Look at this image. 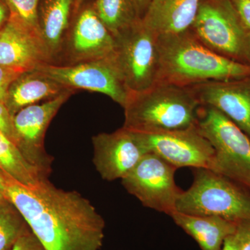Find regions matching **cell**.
I'll use <instances>...</instances> for the list:
<instances>
[{
    "instance_id": "obj_1",
    "label": "cell",
    "mask_w": 250,
    "mask_h": 250,
    "mask_svg": "<svg viewBox=\"0 0 250 250\" xmlns=\"http://www.w3.org/2000/svg\"><path fill=\"white\" fill-rule=\"evenodd\" d=\"M5 195L27 222L46 250H100L104 219L93 204L49 179L27 187L6 176Z\"/></svg>"
},
{
    "instance_id": "obj_2",
    "label": "cell",
    "mask_w": 250,
    "mask_h": 250,
    "mask_svg": "<svg viewBox=\"0 0 250 250\" xmlns=\"http://www.w3.org/2000/svg\"><path fill=\"white\" fill-rule=\"evenodd\" d=\"M158 82L181 86L234 80L250 75V65L223 57L204 45L188 30L158 36Z\"/></svg>"
},
{
    "instance_id": "obj_3",
    "label": "cell",
    "mask_w": 250,
    "mask_h": 250,
    "mask_svg": "<svg viewBox=\"0 0 250 250\" xmlns=\"http://www.w3.org/2000/svg\"><path fill=\"white\" fill-rule=\"evenodd\" d=\"M200 106L189 87L157 82L149 89L130 94L123 126L148 133L188 129L196 126Z\"/></svg>"
},
{
    "instance_id": "obj_4",
    "label": "cell",
    "mask_w": 250,
    "mask_h": 250,
    "mask_svg": "<svg viewBox=\"0 0 250 250\" xmlns=\"http://www.w3.org/2000/svg\"><path fill=\"white\" fill-rule=\"evenodd\" d=\"M193 169V182L179 195L175 211L218 216L238 223L250 219V191L207 168Z\"/></svg>"
},
{
    "instance_id": "obj_5",
    "label": "cell",
    "mask_w": 250,
    "mask_h": 250,
    "mask_svg": "<svg viewBox=\"0 0 250 250\" xmlns=\"http://www.w3.org/2000/svg\"><path fill=\"white\" fill-rule=\"evenodd\" d=\"M197 127L215 155L210 170L250 191V139L232 121L211 106L201 105Z\"/></svg>"
},
{
    "instance_id": "obj_6",
    "label": "cell",
    "mask_w": 250,
    "mask_h": 250,
    "mask_svg": "<svg viewBox=\"0 0 250 250\" xmlns=\"http://www.w3.org/2000/svg\"><path fill=\"white\" fill-rule=\"evenodd\" d=\"M190 30L215 53L250 65V32L231 0H200Z\"/></svg>"
},
{
    "instance_id": "obj_7",
    "label": "cell",
    "mask_w": 250,
    "mask_h": 250,
    "mask_svg": "<svg viewBox=\"0 0 250 250\" xmlns=\"http://www.w3.org/2000/svg\"><path fill=\"white\" fill-rule=\"evenodd\" d=\"M115 39L116 45L113 56L130 93L144 91L157 83L158 36L140 21Z\"/></svg>"
},
{
    "instance_id": "obj_8",
    "label": "cell",
    "mask_w": 250,
    "mask_h": 250,
    "mask_svg": "<svg viewBox=\"0 0 250 250\" xmlns=\"http://www.w3.org/2000/svg\"><path fill=\"white\" fill-rule=\"evenodd\" d=\"M177 170L160 156L148 152L121 179L122 185L144 207L170 215L182 192L174 180Z\"/></svg>"
},
{
    "instance_id": "obj_9",
    "label": "cell",
    "mask_w": 250,
    "mask_h": 250,
    "mask_svg": "<svg viewBox=\"0 0 250 250\" xmlns=\"http://www.w3.org/2000/svg\"><path fill=\"white\" fill-rule=\"evenodd\" d=\"M75 90H67L52 100L23 108L13 117L15 144L26 159L49 178L53 157L45 147L46 131L64 103Z\"/></svg>"
},
{
    "instance_id": "obj_10",
    "label": "cell",
    "mask_w": 250,
    "mask_h": 250,
    "mask_svg": "<svg viewBox=\"0 0 250 250\" xmlns=\"http://www.w3.org/2000/svg\"><path fill=\"white\" fill-rule=\"evenodd\" d=\"M67 89L104 94L124 108L130 96L113 54L106 58L72 65L44 64L36 67Z\"/></svg>"
},
{
    "instance_id": "obj_11",
    "label": "cell",
    "mask_w": 250,
    "mask_h": 250,
    "mask_svg": "<svg viewBox=\"0 0 250 250\" xmlns=\"http://www.w3.org/2000/svg\"><path fill=\"white\" fill-rule=\"evenodd\" d=\"M116 45V39L95 12L92 0L75 11L56 65L106 58L114 53Z\"/></svg>"
},
{
    "instance_id": "obj_12",
    "label": "cell",
    "mask_w": 250,
    "mask_h": 250,
    "mask_svg": "<svg viewBox=\"0 0 250 250\" xmlns=\"http://www.w3.org/2000/svg\"><path fill=\"white\" fill-rule=\"evenodd\" d=\"M146 152L160 156L176 168L211 169L215 152L196 126L158 132L135 131Z\"/></svg>"
},
{
    "instance_id": "obj_13",
    "label": "cell",
    "mask_w": 250,
    "mask_h": 250,
    "mask_svg": "<svg viewBox=\"0 0 250 250\" xmlns=\"http://www.w3.org/2000/svg\"><path fill=\"white\" fill-rule=\"evenodd\" d=\"M93 163L104 180L122 179L147 154L134 131L124 126L111 133H100L92 139Z\"/></svg>"
},
{
    "instance_id": "obj_14",
    "label": "cell",
    "mask_w": 250,
    "mask_h": 250,
    "mask_svg": "<svg viewBox=\"0 0 250 250\" xmlns=\"http://www.w3.org/2000/svg\"><path fill=\"white\" fill-rule=\"evenodd\" d=\"M189 88L200 104L221 112L250 139V75L205 82Z\"/></svg>"
},
{
    "instance_id": "obj_15",
    "label": "cell",
    "mask_w": 250,
    "mask_h": 250,
    "mask_svg": "<svg viewBox=\"0 0 250 250\" xmlns=\"http://www.w3.org/2000/svg\"><path fill=\"white\" fill-rule=\"evenodd\" d=\"M44 64L50 59L40 36L10 18L0 29V65L24 72Z\"/></svg>"
},
{
    "instance_id": "obj_16",
    "label": "cell",
    "mask_w": 250,
    "mask_h": 250,
    "mask_svg": "<svg viewBox=\"0 0 250 250\" xmlns=\"http://www.w3.org/2000/svg\"><path fill=\"white\" fill-rule=\"evenodd\" d=\"M74 14L75 0H41L38 31L52 65L59 62Z\"/></svg>"
},
{
    "instance_id": "obj_17",
    "label": "cell",
    "mask_w": 250,
    "mask_h": 250,
    "mask_svg": "<svg viewBox=\"0 0 250 250\" xmlns=\"http://www.w3.org/2000/svg\"><path fill=\"white\" fill-rule=\"evenodd\" d=\"M200 0H151L141 22L156 36L190 30Z\"/></svg>"
},
{
    "instance_id": "obj_18",
    "label": "cell",
    "mask_w": 250,
    "mask_h": 250,
    "mask_svg": "<svg viewBox=\"0 0 250 250\" xmlns=\"http://www.w3.org/2000/svg\"><path fill=\"white\" fill-rule=\"evenodd\" d=\"M67 90L36 68L23 72L13 82L5 104L14 117L23 108L52 100Z\"/></svg>"
},
{
    "instance_id": "obj_19",
    "label": "cell",
    "mask_w": 250,
    "mask_h": 250,
    "mask_svg": "<svg viewBox=\"0 0 250 250\" xmlns=\"http://www.w3.org/2000/svg\"><path fill=\"white\" fill-rule=\"evenodd\" d=\"M170 216L202 250H221L225 238L236 231L237 223L220 217L198 216L177 211Z\"/></svg>"
},
{
    "instance_id": "obj_20",
    "label": "cell",
    "mask_w": 250,
    "mask_h": 250,
    "mask_svg": "<svg viewBox=\"0 0 250 250\" xmlns=\"http://www.w3.org/2000/svg\"><path fill=\"white\" fill-rule=\"evenodd\" d=\"M0 170L27 187H36L46 178L23 156L16 145L0 132Z\"/></svg>"
},
{
    "instance_id": "obj_21",
    "label": "cell",
    "mask_w": 250,
    "mask_h": 250,
    "mask_svg": "<svg viewBox=\"0 0 250 250\" xmlns=\"http://www.w3.org/2000/svg\"><path fill=\"white\" fill-rule=\"evenodd\" d=\"M95 12L115 38L140 21L134 0H93Z\"/></svg>"
},
{
    "instance_id": "obj_22",
    "label": "cell",
    "mask_w": 250,
    "mask_h": 250,
    "mask_svg": "<svg viewBox=\"0 0 250 250\" xmlns=\"http://www.w3.org/2000/svg\"><path fill=\"white\" fill-rule=\"evenodd\" d=\"M21 212L6 196L0 197V250H11L29 229Z\"/></svg>"
},
{
    "instance_id": "obj_23",
    "label": "cell",
    "mask_w": 250,
    "mask_h": 250,
    "mask_svg": "<svg viewBox=\"0 0 250 250\" xmlns=\"http://www.w3.org/2000/svg\"><path fill=\"white\" fill-rule=\"evenodd\" d=\"M10 12L11 18L16 20L26 27L37 33L38 9L41 0H5Z\"/></svg>"
},
{
    "instance_id": "obj_24",
    "label": "cell",
    "mask_w": 250,
    "mask_h": 250,
    "mask_svg": "<svg viewBox=\"0 0 250 250\" xmlns=\"http://www.w3.org/2000/svg\"><path fill=\"white\" fill-rule=\"evenodd\" d=\"M11 250H46L37 237L28 229L14 245Z\"/></svg>"
},
{
    "instance_id": "obj_25",
    "label": "cell",
    "mask_w": 250,
    "mask_h": 250,
    "mask_svg": "<svg viewBox=\"0 0 250 250\" xmlns=\"http://www.w3.org/2000/svg\"><path fill=\"white\" fill-rule=\"evenodd\" d=\"M22 73L0 65V101L5 103L10 85Z\"/></svg>"
},
{
    "instance_id": "obj_26",
    "label": "cell",
    "mask_w": 250,
    "mask_h": 250,
    "mask_svg": "<svg viewBox=\"0 0 250 250\" xmlns=\"http://www.w3.org/2000/svg\"><path fill=\"white\" fill-rule=\"evenodd\" d=\"M0 132L7 136L15 143V131L13 116L6 104L0 101Z\"/></svg>"
},
{
    "instance_id": "obj_27",
    "label": "cell",
    "mask_w": 250,
    "mask_h": 250,
    "mask_svg": "<svg viewBox=\"0 0 250 250\" xmlns=\"http://www.w3.org/2000/svg\"><path fill=\"white\" fill-rule=\"evenodd\" d=\"M235 234L238 238L241 250H250V219L237 223Z\"/></svg>"
},
{
    "instance_id": "obj_28",
    "label": "cell",
    "mask_w": 250,
    "mask_h": 250,
    "mask_svg": "<svg viewBox=\"0 0 250 250\" xmlns=\"http://www.w3.org/2000/svg\"><path fill=\"white\" fill-rule=\"evenodd\" d=\"M243 25L250 32V0H231Z\"/></svg>"
},
{
    "instance_id": "obj_29",
    "label": "cell",
    "mask_w": 250,
    "mask_h": 250,
    "mask_svg": "<svg viewBox=\"0 0 250 250\" xmlns=\"http://www.w3.org/2000/svg\"><path fill=\"white\" fill-rule=\"evenodd\" d=\"M11 18L9 6L5 0H0V29L7 24Z\"/></svg>"
},
{
    "instance_id": "obj_30",
    "label": "cell",
    "mask_w": 250,
    "mask_h": 250,
    "mask_svg": "<svg viewBox=\"0 0 250 250\" xmlns=\"http://www.w3.org/2000/svg\"><path fill=\"white\" fill-rule=\"evenodd\" d=\"M221 250H241L238 238L235 233L225 238Z\"/></svg>"
},
{
    "instance_id": "obj_31",
    "label": "cell",
    "mask_w": 250,
    "mask_h": 250,
    "mask_svg": "<svg viewBox=\"0 0 250 250\" xmlns=\"http://www.w3.org/2000/svg\"><path fill=\"white\" fill-rule=\"evenodd\" d=\"M150 1L151 0H134L136 12H137L138 17L140 21L142 20L143 16L146 14L148 6L150 4Z\"/></svg>"
},
{
    "instance_id": "obj_32",
    "label": "cell",
    "mask_w": 250,
    "mask_h": 250,
    "mask_svg": "<svg viewBox=\"0 0 250 250\" xmlns=\"http://www.w3.org/2000/svg\"><path fill=\"white\" fill-rule=\"evenodd\" d=\"M5 189H6V175L0 170V197L6 196Z\"/></svg>"
},
{
    "instance_id": "obj_33",
    "label": "cell",
    "mask_w": 250,
    "mask_h": 250,
    "mask_svg": "<svg viewBox=\"0 0 250 250\" xmlns=\"http://www.w3.org/2000/svg\"><path fill=\"white\" fill-rule=\"evenodd\" d=\"M92 0H75V11L78 9L82 4Z\"/></svg>"
}]
</instances>
